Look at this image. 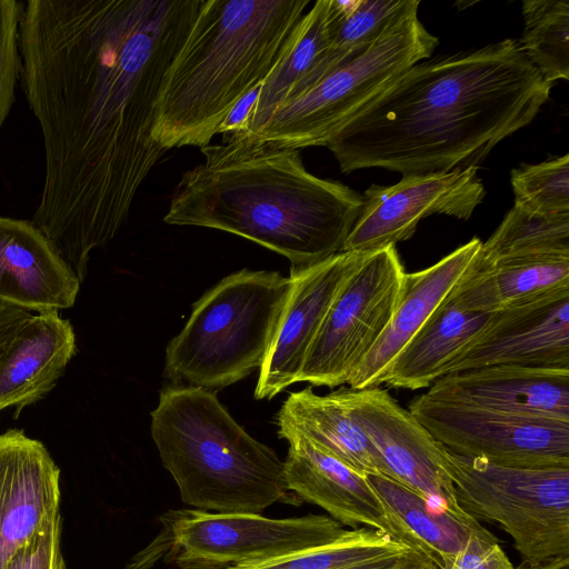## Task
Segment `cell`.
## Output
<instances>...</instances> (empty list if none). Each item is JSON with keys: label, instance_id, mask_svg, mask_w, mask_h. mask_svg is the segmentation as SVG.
Instances as JSON below:
<instances>
[{"label": "cell", "instance_id": "21", "mask_svg": "<svg viewBox=\"0 0 569 569\" xmlns=\"http://www.w3.org/2000/svg\"><path fill=\"white\" fill-rule=\"evenodd\" d=\"M71 322L59 311L32 315L0 357V411L14 417L46 397L76 355Z\"/></svg>", "mask_w": 569, "mask_h": 569}, {"label": "cell", "instance_id": "15", "mask_svg": "<svg viewBox=\"0 0 569 569\" xmlns=\"http://www.w3.org/2000/svg\"><path fill=\"white\" fill-rule=\"evenodd\" d=\"M501 365L569 369V287L492 313L446 375Z\"/></svg>", "mask_w": 569, "mask_h": 569}, {"label": "cell", "instance_id": "32", "mask_svg": "<svg viewBox=\"0 0 569 569\" xmlns=\"http://www.w3.org/2000/svg\"><path fill=\"white\" fill-rule=\"evenodd\" d=\"M23 2L0 0V128L16 101L20 79L19 22Z\"/></svg>", "mask_w": 569, "mask_h": 569}, {"label": "cell", "instance_id": "7", "mask_svg": "<svg viewBox=\"0 0 569 569\" xmlns=\"http://www.w3.org/2000/svg\"><path fill=\"white\" fill-rule=\"evenodd\" d=\"M438 42L415 8L359 54L283 101L256 134L232 139L297 150L327 146L366 103L407 69L430 58Z\"/></svg>", "mask_w": 569, "mask_h": 569}, {"label": "cell", "instance_id": "2", "mask_svg": "<svg viewBox=\"0 0 569 569\" xmlns=\"http://www.w3.org/2000/svg\"><path fill=\"white\" fill-rule=\"evenodd\" d=\"M551 88L513 39L430 57L366 103L326 147L345 173L478 167L536 118Z\"/></svg>", "mask_w": 569, "mask_h": 569}, {"label": "cell", "instance_id": "31", "mask_svg": "<svg viewBox=\"0 0 569 569\" xmlns=\"http://www.w3.org/2000/svg\"><path fill=\"white\" fill-rule=\"evenodd\" d=\"M516 207L545 217L569 216V154L515 168L510 177Z\"/></svg>", "mask_w": 569, "mask_h": 569}, {"label": "cell", "instance_id": "14", "mask_svg": "<svg viewBox=\"0 0 569 569\" xmlns=\"http://www.w3.org/2000/svg\"><path fill=\"white\" fill-rule=\"evenodd\" d=\"M367 253L341 251L310 266L290 268L291 290L274 339L259 368L256 399H271L298 382L308 350L331 303Z\"/></svg>", "mask_w": 569, "mask_h": 569}, {"label": "cell", "instance_id": "38", "mask_svg": "<svg viewBox=\"0 0 569 569\" xmlns=\"http://www.w3.org/2000/svg\"><path fill=\"white\" fill-rule=\"evenodd\" d=\"M517 569H569V557H555L531 566H519Z\"/></svg>", "mask_w": 569, "mask_h": 569}, {"label": "cell", "instance_id": "16", "mask_svg": "<svg viewBox=\"0 0 569 569\" xmlns=\"http://www.w3.org/2000/svg\"><path fill=\"white\" fill-rule=\"evenodd\" d=\"M278 435L289 443L283 461L284 482L300 501L321 507L332 519L351 529H376L422 552L403 525L387 510L366 475L320 450L296 432L283 431Z\"/></svg>", "mask_w": 569, "mask_h": 569}, {"label": "cell", "instance_id": "26", "mask_svg": "<svg viewBox=\"0 0 569 569\" xmlns=\"http://www.w3.org/2000/svg\"><path fill=\"white\" fill-rule=\"evenodd\" d=\"M366 478L391 516L440 569H450L470 533L482 527L479 521L466 523L435 508L422 496L391 478L372 473Z\"/></svg>", "mask_w": 569, "mask_h": 569}, {"label": "cell", "instance_id": "11", "mask_svg": "<svg viewBox=\"0 0 569 569\" xmlns=\"http://www.w3.org/2000/svg\"><path fill=\"white\" fill-rule=\"evenodd\" d=\"M408 411L451 452L521 468H569V422L433 400L425 393Z\"/></svg>", "mask_w": 569, "mask_h": 569}, {"label": "cell", "instance_id": "4", "mask_svg": "<svg viewBox=\"0 0 569 569\" xmlns=\"http://www.w3.org/2000/svg\"><path fill=\"white\" fill-rule=\"evenodd\" d=\"M310 0H202L156 100L152 137L166 151L206 147L236 103L290 49Z\"/></svg>", "mask_w": 569, "mask_h": 569}, {"label": "cell", "instance_id": "29", "mask_svg": "<svg viewBox=\"0 0 569 569\" xmlns=\"http://www.w3.org/2000/svg\"><path fill=\"white\" fill-rule=\"evenodd\" d=\"M419 4L417 0H359L357 7L339 20L330 46L286 100L307 91L337 67L359 54L390 24L419 8Z\"/></svg>", "mask_w": 569, "mask_h": 569}, {"label": "cell", "instance_id": "25", "mask_svg": "<svg viewBox=\"0 0 569 569\" xmlns=\"http://www.w3.org/2000/svg\"><path fill=\"white\" fill-rule=\"evenodd\" d=\"M340 18L333 0H318L313 3L300 20L290 49L261 84L247 132L239 137L223 138H249L262 128L330 46Z\"/></svg>", "mask_w": 569, "mask_h": 569}, {"label": "cell", "instance_id": "18", "mask_svg": "<svg viewBox=\"0 0 569 569\" xmlns=\"http://www.w3.org/2000/svg\"><path fill=\"white\" fill-rule=\"evenodd\" d=\"M450 403L569 422V369L489 366L452 372L425 393Z\"/></svg>", "mask_w": 569, "mask_h": 569}, {"label": "cell", "instance_id": "33", "mask_svg": "<svg viewBox=\"0 0 569 569\" xmlns=\"http://www.w3.org/2000/svg\"><path fill=\"white\" fill-rule=\"evenodd\" d=\"M4 569H67L61 551V516L52 517Z\"/></svg>", "mask_w": 569, "mask_h": 569}, {"label": "cell", "instance_id": "13", "mask_svg": "<svg viewBox=\"0 0 569 569\" xmlns=\"http://www.w3.org/2000/svg\"><path fill=\"white\" fill-rule=\"evenodd\" d=\"M486 190L478 167L447 172L407 174L391 186L371 184L342 251H375L410 239L431 214L467 220Z\"/></svg>", "mask_w": 569, "mask_h": 569}, {"label": "cell", "instance_id": "6", "mask_svg": "<svg viewBox=\"0 0 569 569\" xmlns=\"http://www.w3.org/2000/svg\"><path fill=\"white\" fill-rule=\"evenodd\" d=\"M291 290L278 271L242 269L194 303L166 348L164 375L177 386L223 389L259 369Z\"/></svg>", "mask_w": 569, "mask_h": 569}, {"label": "cell", "instance_id": "3", "mask_svg": "<svg viewBox=\"0 0 569 569\" xmlns=\"http://www.w3.org/2000/svg\"><path fill=\"white\" fill-rule=\"evenodd\" d=\"M200 150L206 160L182 174L166 223L240 236L286 257L291 267L343 250L362 196L310 173L300 150L232 138Z\"/></svg>", "mask_w": 569, "mask_h": 569}, {"label": "cell", "instance_id": "28", "mask_svg": "<svg viewBox=\"0 0 569 569\" xmlns=\"http://www.w3.org/2000/svg\"><path fill=\"white\" fill-rule=\"evenodd\" d=\"M569 256V216L545 217L513 206L482 242L469 270L500 260Z\"/></svg>", "mask_w": 569, "mask_h": 569}, {"label": "cell", "instance_id": "5", "mask_svg": "<svg viewBox=\"0 0 569 569\" xmlns=\"http://www.w3.org/2000/svg\"><path fill=\"white\" fill-rule=\"evenodd\" d=\"M151 436L191 509L261 513L276 502H301L286 486L283 461L252 438L213 391L164 387L151 411Z\"/></svg>", "mask_w": 569, "mask_h": 569}, {"label": "cell", "instance_id": "8", "mask_svg": "<svg viewBox=\"0 0 569 569\" xmlns=\"http://www.w3.org/2000/svg\"><path fill=\"white\" fill-rule=\"evenodd\" d=\"M445 468L460 506L510 535L521 566L569 557V468L508 467L447 448Z\"/></svg>", "mask_w": 569, "mask_h": 569}, {"label": "cell", "instance_id": "20", "mask_svg": "<svg viewBox=\"0 0 569 569\" xmlns=\"http://www.w3.org/2000/svg\"><path fill=\"white\" fill-rule=\"evenodd\" d=\"M482 242L473 238L435 264L405 276L397 308L369 353L348 382L351 389L376 388L393 359L468 271Z\"/></svg>", "mask_w": 569, "mask_h": 569}, {"label": "cell", "instance_id": "23", "mask_svg": "<svg viewBox=\"0 0 569 569\" xmlns=\"http://www.w3.org/2000/svg\"><path fill=\"white\" fill-rule=\"evenodd\" d=\"M492 313L472 311L448 296L390 365L383 382L392 388H429L486 327Z\"/></svg>", "mask_w": 569, "mask_h": 569}, {"label": "cell", "instance_id": "19", "mask_svg": "<svg viewBox=\"0 0 569 569\" xmlns=\"http://www.w3.org/2000/svg\"><path fill=\"white\" fill-rule=\"evenodd\" d=\"M80 284L31 220L0 214V305L64 310L73 307Z\"/></svg>", "mask_w": 569, "mask_h": 569}, {"label": "cell", "instance_id": "17", "mask_svg": "<svg viewBox=\"0 0 569 569\" xmlns=\"http://www.w3.org/2000/svg\"><path fill=\"white\" fill-rule=\"evenodd\" d=\"M60 469L22 430L0 435V569L60 512Z\"/></svg>", "mask_w": 569, "mask_h": 569}, {"label": "cell", "instance_id": "24", "mask_svg": "<svg viewBox=\"0 0 569 569\" xmlns=\"http://www.w3.org/2000/svg\"><path fill=\"white\" fill-rule=\"evenodd\" d=\"M569 287V256L496 261L469 270L451 293L468 310L496 313Z\"/></svg>", "mask_w": 569, "mask_h": 569}, {"label": "cell", "instance_id": "1", "mask_svg": "<svg viewBox=\"0 0 569 569\" xmlns=\"http://www.w3.org/2000/svg\"><path fill=\"white\" fill-rule=\"evenodd\" d=\"M202 0H28L20 84L44 150L32 222L82 283L167 152L152 137L162 78Z\"/></svg>", "mask_w": 569, "mask_h": 569}, {"label": "cell", "instance_id": "37", "mask_svg": "<svg viewBox=\"0 0 569 569\" xmlns=\"http://www.w3.org/2000/svg\"><path fill=\"white\" fill-rule=\"evenodd\" d=\"M391 569H440L427 555L410 549Z\"/></svg>", "mask_w": 569, "mask_h": 569}, {"label": "cell", "instance_id": "9", "mask_svg": "<svg viewBox=\"0 0 569 569\" xmlns=\"http://www.w3.org/2000/svg\"><path fill=\"white\" fill-rule=\"evenodd\" d=\"M162 530L127 569L164 558L180 569H238L330 543L348 531L330 516L271 519L261 513L171 510Z\"/></svg>", "mask_w": 569, "mask_h": 569}, {"label": "cell", "instance_id": "22", "mask_svg": "<svg viewBox=\"0 0 569 569\" xmlns=\"http://www.w3.org/2000/svg\"><path fill=\"white\" fill-rule=\"evenodd\" d=\"M277 426L278 432H296L362 475L390 478L378 451L349 415L341 388L327 395H317L311 387L290 392Z\"/></svg>", "mask_w": 569, "mask_h": 569}, {"label": "cell", "instance_id": "10", "mask_svg": "<svg viewBox=\"0 0 569 569\" xmlns=\"http://www.w3.org/2000/svg\"><path fill=\"white\" fill-rule=\"evenodd\" d=\"M405 276L396 246L368 251L331 303L298 382L330 388L348 383L391 319Z\"/></svg>", "mask_w": 569, "mask_h": 569}, {"label": "cell", "instance_id": "36", "mask_svg": "<svg viewBox=\"0 0 569 569\" xmlns=\"http://www.w3.org/2000/svg\"><path fill=\"white\" fill-rule=\"evenodd\" d=\"M31 316L23 309L0 305V357Z\"/></svg>", "mask_w": 569, "mask_h": 569}, {"label": "cell", "instance_id": "12", "mask_svg": "<svg viewBox=\"0 0 569 569\" xmlns=\"http://www.w3.org/2000/svg\"><path fill=\"white\" fill-rule=\"evenodd\" d=\"M341 393L349 415L378 451L391 479L435 508L466 523L478 522L457 499L445 468V446L387 390L341 388Z\"/></svg>", "mask_w": 569, "mask_h": 569}, {"label": "cell", "instance_id": "30", "mask_svg": "<svg viewBox=\"0 0 569 569\" xmlns=\"http://www.w3.org/2000/svg\"><path fill=\"white\" fill-rule=\"evenodd\" d=\"M523 31L518 41L526 58L553 84L569 79L568 0H525Z\"/></svg>", "mask_w": 569, "mask_h": 569}, {"label": "cell", "instance_id": "34", "mask_svg": "<svg viewBox=\"0 0 569 569\" xmlns=\"http://www.w3.org/2000/svg\"><path fill=\"white\" fill-rule=\"evenodd\" d=\"M450 569H515L498 543L485 527L470 533Z\"/></svg>", "mask_w": 569, "mask_h": 569}, {"label": "cell", "instance_id": "35", "mask_svg": "<svg viewBox=\"0 0 569 569\" xmlns=\"http://www.w3.org/2000/svg\"><path fill=\"white\" fill-rule=\"evenodd\" d=\"M260 87L261 84L253 88L236 103L217 133H221L223 137H239L247 132L250 113L257 103Z\"/></svg>", "mask_w": 569, "mask_h": 569}, {"label": "cell", "instance_id": "27", "mask_svg": "<svg viewBox=\"0 0 569 569\" xmlns=\"http://www.w3.org/2000/svg\"><path fill=\"white\" fill-rule=\"evenodd\" d=\"M410 549L385 532L360 527L330 543L238 569H391Z\"/></svg>", "mask_w": 569, "mask_h": 569}]
</instances>
